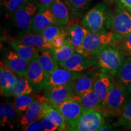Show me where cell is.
I'll list each match as a JSON object with an SVG mask.
<instances>
[{
	"label": "cell",
	"mask_w": 131,
	"mask_h": 131,
	"mask_svg": "<svg viewBox=\"0 0 131 131\" xmlns=\"http://www.w3.org/2000/svg\"><path fill=\"white\" fill-rule=\"evenodd\" d=\"M26 77L35 92H40L45 89L46 78L37 57L33 59L30 63Z\"/></svg>",
	"instance_id": "11"
},
{
	"label": "cell",
	"mask_w": 131,
	"mask_h": 131,
	"mask_svg": "<svg viewBox=\"0 0 131 131\" xmlns=\"http://www.w3.org/2000/svg\"><path fill=\"white\" fill-rule=\"evenodd\" d=\"M34 91L26 77H18L15 86L7 92L4 96H16L23 94H31Z\"/></svg>",
	"instance_id": "29"
},
{
	"label": "cell",
	"mask_w": 131,
	"mask_h": 131,
	"mask_svg": "<svg viewBox=\"0 0 131 131\" xmlns=\"http://www.w3.org/2000/svg\"><path fill=\"white\" fill-rule=\"evenodd\" d=\"M123 37L112 32L92 33L88 32L85 36L80 53L95 57L104 47L114 46Z\"/></svg>",
	"instance_id": "2"
},
{
	"label": "cell",
	"mask_w": 131,
	"mask_h": 131,
	"mask_svg": "<svg viewBox=\"0 0 131 131\" xmlns=\"http://www.w3.org/2000/svg\"><path fill=\"white\" fill-rule=\"evenodd\" d=\"M121 42V46L127 53L131 55V34L123 37L117 42Z\"/></svg>",
	"instance_id": "37"
},
{
	"label": "cell",
	"mask_w": 131,
	"mask_h": 131,
	"mask_svg": "<svg viewBox=\"0 0 131 131\" xmlns=\"http://www.w3.org/2000/svg\"><path fill=\"white\" fill-rule=\"evenodd\" d=\"M106 27L111 32L124 37L131 34V14L126 10L118 9L107 15Z\"/></svg>",
	"instance_id": "6"
},
{
	"label": "cell",
	"mask_w": 131,
	"mask_h": 131,
	"mask_svg": "<svg viewBox=\"0 0 131 131\" xmlns=\"http://www.w3.org/2000/svg\"><path fill=\"white\" fill-rule=\"evenodd\" d=\"M106 1H109V0H106Z\"/></svg>",
	"instance_id": "43"
},
{
	"label": "cell",
	"mask_w": 131,
	"mask_h": 131,
	"mask_svg": "<svg viewBox=\"0 0 131 131\" xmlns=\"http://www.w3.org/2000/svg\"><path fill=\"white\" fill-rule=\"evenodd\" d=\"M114 80L124 89H127L131 83V57L125 58Z\"/></svg>",
	"instance_id": "27"
},
{
	"label": "cell",
	"mask_w": 131,
	"mask_h": 131,
	"mask_svg": "<svg viewBox=\"0 0 131 131\" xmlns=\"http://www.w3.org/2000/svg\"><path fill=\"white\" fill-rule=\"evenodd\" d=\"M3 63L18 77H26L30 62L10 50L5 54Z\"/></svg>",
	"instance_id": "14"
},
{
	"label": "cell",
	"mask_w": 131,
	"mask_h": 131,
	"mask_svg": "<svg viewBox=\"0 0 131 131\" xmlns=\"http://www.w3.org/2000/svg\"><path fill=\"white\" fill-rule=\"evenodd\" d=\"M82 74L81 72H72L63 68H57L50 75L46 83L45 89L59 85H63L74 81Z\"/></svg>",
	"instance_id": "15"
},
{
	"label": "cell",
	"mask_w": 131,
	"mask_h": 131,
	"mask_svg": "<svg viewBox=\"0 0 131 131\" xmlns=\"http://www.w3.org/2000/svg\"><path fill=\"white\" fill-rule=\"evenodd\" d=\"M64 27L65 26L53 24L46 29L42 33L41 35L45 37L46 40L50 42L53 38H55L57 36H58L59 34L63 32Z\"/></svg>",
	"instance_id": "34"
},
{
	"label": "cell",
	"mask_w": 131,
	"mask_h": 131,
	"mask_svg": "<svg viewBox=\"0 0 131 131\" xmlns=\"http://www.w3.org/2000/svg\"><path fill=\"white\" fill-rule=\"evenodd\" d=\"M114 78L101 72H96L93 89L95 92L101 103V107L105 101L112 87Z\"/></svg>",
	"instance_id": "17"
},
{
	"label": "cell",
	"mask_w": 131,
	"mask_h": 131,
	"mask_svg": "<svg viewBox=\"0 0 131 131\" xmlns=\"http://www.w3.org/2000/svg\"><path fill=\"white\" fill-rule=\"evenodd\" d=\"M96 69L114 78L124 61L125 57L122 50L114 46L104 47L96 55Z\"/></svg>",
	"instance_id": "3"
},
{
	"label": "cell",
	"mask_w": 131,
	"mask_h": 131,
	"mask_svg": "<svg viewBox=\"0 0 131 131\" xmlns=\"http://www.w3.org/2000/svg\"><path fill=\"white\" fill-rule=\"evenodd\" d=\"M41 116L42 103L41 101L35 98V100L30 104L23 115L21 117L19 123L21 126H24Z\"/></svg>",
	"instance_id": "28"
},
{
	"label": "cell",
	"mask_w": 131,
	"mask_h": 131,
	"mask_svg": "<svg viewBox=\"0 0 131 131\" xmlns=\"http://www.w3.org/2000/svg\"><path fill=\"white\" fill-rule=\"evenodd\" d=\"M42 130L54 131L58 130V127L49 119L47 117L42 115L41 117Z\"/></svg>",
	"instance_id": "36"
},
{
	"label": "cell",
	"mask_w": 131,
	"mask_h": 131,
	"mask_svg": "<svg viewBox=\"0 0 131 131\" xmlns=\"http://www.w3.org/2000/svg\"><path fill=\"white\" fill-rule=\"evenodd\" d=\"M38 3L40 7H49L55 0H35Z\"/></svg>",
	"instance_id": "40"
},
{
	"label": "cell",
	"mask_w": 131,
	"mask_h": 131,
	"mask_svg": "<svg viewBox=\"0 0 131 131\" xmlns=\"http://www.w3.org/2000/svg\"><path fill=\"white\" fill-rule=\"evenodd\" d=\"M107 6L104 3H98L83 15L81 24L88 32L104 33L107 19Z\"/></svg>",
	"instance_id": "4"
},
{
	"label": "cell",
	"mask_w": 131,
	"mask_h": 131,
	"mask_svg": "<svg viewBox=\"0 0 131 131\" xmlns=\"http://www.w3.org/2000/svg\"><path fill=\"white\" fill-rule=\"evenodd\" d=\"M17 77L13 72L1 61L0 63V89L4 96L7 92L15 86Z\"/></svg>",
	"instance_id": "22"
},
{
	"label": "cell",
	"mask_w": 131,
	"mask_h": 131,
	"mask_svg": "<svg viewBox=\"0 0 131 131\" xmlns=\"http://www.w3.org/2000/svg\"><path fill=\"white\" fill-rule=\"evenodd\" d=\"M96 57L87 56L77 51L64 61L59 64V66L70 71L82 72L96 65Z\"/></svg>",
	"instance_id": "9"
},
{
	"label": "cell",
	"mask_w": 131,
	"mask_h": 131,
	"mask_svg": "<svg viewBox=\"0 0 131 131\" xmlns=\"http://www.w3.org/2000/svg\"><path fill=\"white\" fill-rule=\"evenodd\" d=\"M42 114L47 117L58 127V130H67L65 120L55 104L50 102L45 96L41 99Z\"/></svg>",
	"instance_id": "16"
},
{
	"label": "cell",
	"mask_w": 131,
	"mask_h": 131,
	"mask_svg": "<svg viewBox=\"0 0 131 131\" xmlns=\"http://www.w3.org/2000/svg\"><path fill=\"white\" fill-rule=\"evenodd\" d=\"M53 24H57V22L50 9L40 7L33 19L32 33L41 35L46 29Z\"/></svg>",
	"instance_id": "13"
},
{
	"label": "cell",
	"mask_w": 131,
	"mask_h": 131,
	"mask_svg": "<svg viewBox=\"0 0 131 131\" xmlns=\"http://www.w3.org/2000/svg\"><path fill=\"white\" fill-rule=\"evenodd\" d=\"M73 96L80 101L84 111L92 109L101 112L100 101L93 89L80 96L76 95Z\"/></svg>",
	"instance_id": "24"
},
{
	"label": "cell",
	"mask_w": 131,
	"mask_h": 131,
	"mask_svg": "<svg viewBox=\"0 0 131 131\" xmlns=\"http://www.w3.org/2000/svg\"><path fill=\"white\" fill-rule=\"evenodd\" d=\"M14 39L24 45L39 49H51L53 47L51 42L46 40L42 35L34 34L32 32L24 37L14 38Z\"/></svg>",
	"instance_id": "26"
},
{
	"label": "cell",
	"mask_w": 131,
	"mask_h": 131,
	"mask_svg": "<svg viewBox=\"0 0 131 131\" xmlns=\"http://www.w3.org/2000/svg\"><path fill=\"white\" fill-rule=\"evenodd\" d=\"M56 105V104H55ZM56 107L64 119L67 130H71L84 112L81 104L73 95Z\"/></svg>",
	"instance_id": "7"
},
{
	"label": "cell",
	"mask_w": 131,
	"mask_h": 131,
	"mask_svg": "<svg viewBox=\"0 0 131 131\" xmlns=\"http://www.w3.org/2000/svg\"><path fill=\"white\" fill-rule=\"evenodd\" d=\"M57 24L66 26L70 22V15L68 7L61 0H55L49 6Z\"/></svg>",
	"instance_id": "21"
},
{
	"label": "cell",
	"mask_w": 131,
	"mask_h": 131,
	"mask_svg": "<svg viewBox=\"0 0 131 131\" xmlns=\"http://www.w3.org/2000/svg\"><path fill=\"white\" fill-rule=\"evenodd\" d=\"M130 14H131V13H130Z\"/></svg>",
	"instance_id": "44"
},
{
	"label": "cell",
	"mask_w": 131,
	"mask_h": 131,
	"mask_svg": "<svg viewBox=\"0 0 131 131\" xmlns=\"http://www.w3.org/2000/svg\"><path fill=\"white\" fill-rule=\"evenodd\" d=\"M10 44L12 47L14 51L19 57L29 62L38 57L40 49L30 46L19 42L12 38L10 41Z\"/></svg>",
	"instance_id": "25"
},
{
	"label": "cell",
	"mask_w": 131,
	"mask_h": 131,
	"mask_svg": "<svg viewBox=\"0 0 131 131\" xmlns=\"http://www.w3.org/2000/svg\"><path fill=\"white\" fill-rule=\"evenodd\" d=\"M50 50L58 64L64 61L71 55H72L75 52H77L74 47L68 41H66L62 46L52 47Z\"/></svg>",
	"instance_id": "30"
},
{
	"label": "cell",
	"mask_w": 131,
	"mask_h": 131,
	"mask_svg": "<svg viewBox=\"0 0 131 131\" xmlns=\"http://www.w3.org/2000/svg\"><path fill=\"white\" fill-rule=\"evenodd\" d=\"M112 130L111 129V126H108V125H104V124H103V126L100 129V131H103V130Z\"/></svg>",
	"instance_id": "41"
},
{
	"label": "cell",
	"mask_w": 131,
	"mask_h": 131,
	"mask_svg": "<svg viewBox=\"0 0 131 131\" xmlns=\"http://www.w3.org/2000/svg\"><path fill=\"white\" fill-rule=\"evenodd\" d=\"M35 100V95L23 94L15 96L14 105L16 112L20 117L23 115L30 104Z\"/></svg>",
	"instance_id": "31"
},
{
	"label": "cell",
	"mask_w": 131,
	"mask_h": 131,
	"mask_svg": "<svg viewBox=\"0 0 131 131\" xmlns=\"http://www.w3.org/2000/svg\"><path fill=\"white\" fill-rule=\"evenodd\" d=\"M104 124L103 114L99 111H84L81 117L71 130L74 131H96Z\"/></svg>",
	"instance_id": "8"
},
{
	"label": "cell",
	"mask_w": 131,
	"mask_h": 131,
	"mask_svg": "<svg viewBox=\"0 0 131 131\" xmlns=\"http://www.w3.org/2000/svg\"><path fill=\"white\" fill-rule=\"evenodd\" d=\"M41 117L35 119L34 122L30 123L27 125L24 126L22 128L23 130L24 131H41L42 130Z\"/></svg>",
	"instance_id": "35"
},
{
	"label": "cell",
	"mask_w": 131,
	"mask_h": 131,
	"mask_svg": "<svg viewBox=\"0 0 131 131\" xmlns=\"http://www.w3.org/2000/svg\"><path fill=\"white\" fill-rule=\"evenodd\" d=\"M128 100L126 89L115 81L113 83L105 101L101 106L102 114H120Z\"/></svg>",
	"instance_id": "5"
},
{
	"label": "cell",
	"mask_w": 131,
	"mask_h": 131,
	"mask_svg": "<svg viewBox=\"0 0 131 131\" xmlns=\"http://www.w3.org/2000/svg\"><path fill=\"white\" fill-rule=\"evenodd\" d=\"M70 12V18L78 19L84 15L92 0H63Z\"/></svg>",
	"instance_id": "23"
},
{
	"label": "cell",
	"mask_w": 131,
	"mask_h": 131,
	"mask_svg": "<svg viewBox=\"0 0 131 131\" xmlns=\"http://www.w3.org/2000/svg\"><path fill=\"white\" fill-rule=\"evenodd\" d=\"M39 6L35 0H26L12 15L6 19L5 27L14 38L22 37L32 32L34 17Z\"/></svg>",
	"instance_id": "1"
},
{
	"label": "cell",
	"mask_w": 131,
	"mask_h": 131,
	"mask_svg": "<svg viewBox=\"0 0 131 131\" xmlns=\"http://www.w3.org/2000/svg\"><path fill=\"white\" fill-rule=\"evenodd\" d=\"M118 123L121 126H131V98L128 99L121 112Z\"/></svg>",
	"instance_id": "33"
},
{
	"label": "cell",
	"mask_w": 131,
	"mask_h": 131,
	"mask_svg": "<svg viewBox=\"0 0 131 131\" xmlns=\"http://www.w3.org/2000/svg\"><path fill=\"white\" fill-rule=\"evenodd\" d=\"M126 92L127 94V96H128V99H129V98H131V83L127 88Z\"/></svg>",
	"instance_id": "42"
},
{
	"label": "cell",
	"mask_w": 131,
	"mask_h": 131,
	"mask_svg": "<svg viewBox=\"0 0 131 131\" xmlns=\"http://www.w3.org/2000/svg\"><path fill=\"white\" fill-rule=\"evenodd\" d=\"M73 81L44 89L43 96L50 102L59 105L73 95Z\"/></svg>",
	"instance_id": "12"
},
{
	"label": "cell",
	"mask_w": 131,
	"mask_h": 131,
	"mask_svg": "<svg viewBox=\"0 0 131 131\" xmlns=\"http://www.w3.org/2000/svg\"><path fill=\"white\" fill-rule=\"evenodd\" d=\"M95 72L93 71L82 73L73 81V95L80 96L94 88Z\"/></svg>",
	"instance_id": "20"
},
{
	"label": "cell",
	"mask_w": 131,
	"mask_h": 131,
	"mask_svg": "<svg viewBox=\"0 0 131 131\" xmlns=\"http://www.w3.org/2000/svg\"><path fill=\"white\" fill-rule=\"evenodd\" d=\"M26 0H0L1 12L6 19L9 18L24 4Z\"/></svg>",
	"instance_id": "32"
},
{
	"label": "cell",
	"mask_w": 131,
	"mask_h": 131,
	"mask_svg": "<svg viewBox=\"0 0 131 131\" xmlns=\"http://www.w3.org/2000/svg\"><path fill=\"white\" fill-rule=\"evenodd\" d=\"M37 58L45 72L47 81L50 75L58 68L59 64L50 49H40Z\"/></svg>",
	"instance_id": "19"
},
{
	"label": "cell",
	"mask_w": 131,
	"mask_h": 131,
	"mask_svg": "<svg viewBox=\"0 0 131 131\" xmlns=\"http://www.w3.org/2000/svg\"><path fill=\"white\" fill-rule=\"evenodd\" d=\"M64 27L66 40L69 42L78 52L81 50L82 44L88 31L77 19H72Z\"/></svg>",
	"instance_id": "10"
},
{
	"label": "cell",
	"mask_w": 131,
	"mask_h": 131,
	"mask_svg": "<svg viewBox=\"0 0 131 131\" xmlns=\"http://www.w3.org/2000/svg\"><path fill=\"white\" fill-rule=\"evenodd\" d=\"M21 117L16 112L14 103H2L0 105V124L2 127L13 129L14 125L19 122Z\"/></svg>",
	"instance_id": "18"
},
{
	"label": "cell",
	"mask_w": 131,
	"mask_h": 131,
	"mask_svg": "<svg viewBox=\"0 0 131 131\" xmlns=\"http://www.w3.org/2000/svg\"><path fill=\"white\" fill-rule=\"evenodd\" d=\"M66 41V40L65 32L64 29L63 32L59 34L58 36H57L55 38H53L50 42L53 47H59L62 46Z\"/></svg>",
	"instance_id": "38"
},
{
	"label": "cell",
	"mask_w": 131,
	"mask_h": 131,
	"mask_svg": "<svg viewBox=\"0 0 131 131\" xmlns=\"http://www.w3.org/2000/svg\"><path fill=\"white\" fill-rule=\"evenodd\" d=\"M118 9L126 10L131 13V0H116Z\"/></svg>",
	"instance_id": "39"
}]
</instances>
